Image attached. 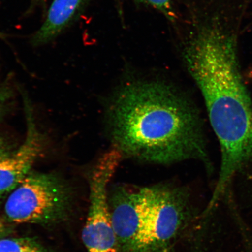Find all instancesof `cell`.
Listing matches in <instances>:
<instances>
[{"mask_svg": "<svg viewBox=\"0 0 252 252\" xmlns=\"http://www.w3.org/2000/svg\"><path fill=\"white\" fill-rule=\"evenodd\" d=\"M9 93L5 88L0 86V115H1L3 108L9 99Z\"/></svg>", "mask_w": 252, "mask_h": 252, "instance_id": "obj_10", "label": "cell"}, {"mask_svg": "<svg viewBox=\"0 0 252 252\" xmlns=\"http://www.w3.org/2000/svg\"><path fill=\"white\" fill-rule=\"evenodd\" d=\"M70 206V189L61 178L30 173L9 194L4 210L11 222L48 224L64 220Z\"/></svg>", "mask_w": 252, "mask_h": 252, "instance_id": "obj_4", "label": "cell"}, {"mask_svg": "<svg viewBox=\"0 0 252 252\" xmlns=\"http://www.w3.org/2000/svg\"><path fill=\"white\" fill-rule=\"evenodd\" d=\"M107 121L112 148L122 158L162 165L196 159L210 165L199 113L166 82L122 85L110 100Z\"/></svg>", "mask_w": 252, "mask_h": 252, "instance_id": "obj_1", "label": "cell"}, {"mask_svg": "<svg viewBox=\"0 0 252 252\" xmlns=\"http://www.w3.org/2000/svg\"><path fill=\"white\" fill-rule=\"evenodd\" d=\"M190 220L187 189L167 184L140 187L123 214L120 239L127 252H173Z\"/></svg>", "mask_w": 252, "mask_h": 252, "instance_id": "obj_3", "label": "cell"}, {"mask_svg": "<svg viewBox=\"0 0 252 252\" xmlns=\"http://www.w3.org/2000/svg\"><path fill=\"white\" fill-rule=\"evenodd\" d=\"M4 225H3V223L0 221V234H1V233L2 232L3 230H4Z\"/></svg>", "mask_w": 252, "mask_h": 252, "instance_id": "obj_12", "label": "cell"}, {"mask_svg": "<svg viewBox=\"0 0 252 252\" xmlns=\"http://www.w3.org/2000/svg\"><path fill=\"white\" fill-rule=\"evenodd\" d=\"M87 0H54L42 26L33 36L34 46L44 45L55 39L70 24L83 8Z\"/></svg>", "mask_w": 252, "mask_h": 252, "instance_id": "obj_7", "label": "cell"}, {"mask_svg": "<svg viewBox=\"0 0 252 252\" xmlns=\"http://www.w3.org/2000/svg\"><path fill=\"white\" fill-rule=\"evenodd\" d=\"M5 153H6V151L5 149L4 143H3L2 140H0V155Z\"/></svg>", "mask_w": 252, "mask_h": 252, "instance_id": "obj_11", "label": "cell"}, {"mask_svg": "<svg viewBox=\"0 0 252 252\" xmlns=\"http://www.w3.org/2000/svg\"><path fill=\"white\" fill-rule=\"evenodd\" d=\"M221 149L220 186L252 159V102L242 78L235 30L216 19L185 52Z\"/></svg>", "mask_w": 252, "mask_h": 252, "instance_id": "obj_2", "label": "cell"}, {"mask_svg": "<svg viewBox=\"0 0 252 252\" xmlns=\"http://www.w3.org/2000/svg\"><path fill=\"white\" fill-rule=\"evenodd\" d=\"M2 36V34L1 32H0V37H1Z\"/></svg>", "mask_w": 252, "mask_h": 252, "instance_id": "obj_14", "label": "cell"}, {"mask_svg": "<svg viewBox=\"0 0 252 252\" xmlns=\"http://www.w3.org/2000/svg\"><path fill=\"white\" fill-rule=\"evenodd\" d=\"M136 1L157 9L170 19H172L174 16L173 12V0H136Z\"/></svg>", "mask_w": 252, "mask_h": 252, "instance_id": "obj_9", "label": "cell"}, {"mask_svg": "<svg viewBox=\"0 0 252 252\" xmlns=\"http://www.w3.org/2000/svg\"><path fill=\"white\" fill-rule=\"evenodd\" d=\"M0 252H49L35 239L31 238L0 239Z\"/></svg>", "mask_w": 252, "mask_h": 252, "instance_id": "obj_8", "label": "cell"}, {"mask_svg": "<svg viewBox=\"0 0 252 252\" xmlns=\"http://www.w3.org/2000/svg\"><path fill=\"white\" fill-rule=\"evenodd\" d=\"M34 1L40 2L43 1V0H34Z\"/></svg>", "mask_w": 252, "mask_h": 252, "instance_id": "obj_13", "label": "cell"}, {"mask_svg": "<svg viewBox=\"0 0 252 252\" xmlns=\"http://www.w3.org/2000/svg\"><path fill=\"white\" fill-rule=\"evenodd\" d=\"M122 158L121 154L112 149L104 154L91 173L89 209L82 232L87 252H117L108 187Z\"/></svg>", "mask_w": 252, "mask_h": 252, "instance_id": "obj_5", "label": "cell"}, {"mask_svg": "<svg viewBox=\"0 0 252 252\" xmlns=\"http://www.w3.org/2000/svg\"><path fill=\"white\" fill-rule=\"evenodd\" d=\"M43 147L42 135L28 109L27 131L23 143L14 152L0 155V197L11 193L30 174Z\"/></svg>", "mask_w": 252, "mask_h": 252, "instance_id": "obj_6", "label": "cell"}]
</instances>
